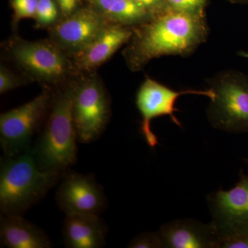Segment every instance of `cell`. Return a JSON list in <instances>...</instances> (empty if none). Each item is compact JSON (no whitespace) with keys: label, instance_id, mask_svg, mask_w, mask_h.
I'll return each instance as SVG.
<instances>
[{"label":"cell","instance_id":"cell-1","mask_svg":"<svg viewBox=\"0 0 248 248\" xmlns=\"http://www.w3.org/2000/svg\"><path fill=\"white\" fill-rule=\"evenodd\" d=\"M205 15L169 10L134 28L122 55L129 70L138 72L155 59L167 55L188 57L208 40Z\"/></svg>","mask_w":248,"mask_h":248},{"label":"cell","instance_id":"cell-2","mask_svg":"<svg viewBox=\"0 0 248 248\" xmlns=\"http://www.w3.org/2000/svg\"><path fill=\"white\" fill-rule=\"evenodd\" d=\"M78 76L54 89L45 127L35 146L31 148L37 164L44 170L65 174L76 163L78 141L73 102Z\"/></svg>","mask_w":248,"mask_h":248},{"label":"cell","instance_id":"cell-3","mask_svg":"<svg viewBox=\"0 0 248 248\" xmlns=\"http://www.w3.org/2000/svg\"><path fill=\"white\" fill-rule=\"evenodd\" d=\"M63 173L41 169L30 149L4 156L0 169L1 215H22L42 200Z\"/></svg>","mask_w":248,"mask_h":248},{"label":"cell","instance_id":"cell-4","mask_svg":"<svg viewBox=\"0 0 248 248\" xmlns=\"http://www.w3.org/2000/svg\"><path fill=\"white\" fill-rule=\"evenodd\" d=\"M1 48L4 59L42 88L56 89L79 76L71 57L50 38L29 41L14 33Z\"/></svg>","mask_w":248,"mask_h":248},{"label":"cell","instance_id":"cell-5","mask_svg":"<svg viewBox=\"0 0 248 248\" xmlns=\"http://www.w3.org/2000/svg\"><path fill=\"white\" fill-rule=\"evenodd\" d=\"M208 82L215 94L207 108L212 126L228 133H248V76L236 70H225Z\"/></svg>","mask_w":248,"mask_h":248},{"label":"cell","instance_id":"cell-6","mask_svg":"<svg viewBox=\"0 0 248 248\" xmlns=\"http://www.w3.org/2000/svg\"><path fill=\"white\" fill-rule=\"evenodd\" d=\"M244 161L248 168V159ZM208 205L218 248H248V174L241 170L234 187L211 192Z\"/></svg>","mask_w":248,"mask_h":248},{"label":"cell","instance_id":"cell-7","mask_svg":"<svg viewBox=\"0 0 248 248\" xmlns=\"http://www.w3.org/2000/svg\"><path fill=\"white\" fill-rule=\"evenodd\" d=\"M73 115L80 143L96 141L105 131L111 116L110 98L97 71L78 76Z\"/></svg>","mask_w":248,"mask_h":248},{"label":"cell","instance_id":"cell-8","mask_svg":"<svg viewBox=\"0 0 248 248\" xmlns=\"http://www.w3.org/2000/svg\"><path fill=\"white\" fill-rule=\"evenodd\" d=\"M54 89L42 88L37 96L0 115V143L5 156H14L30 149L32 137L45 124L51 107Z\"/></svg>","mask_w":248,"mask_h":248},{"label":"cell","instance_id":"cell-9","mask_svg":"<svg viewBox=\"0 0 248 248\" xmlns=\"http://www.w3.org/2000/svg\"><path fill=\"white\" fill-rule=\"evenodd\" d=\"M185 94L205 96L210 100L215 97L210 89L177 91L149 77H146L140 86L135 103L142 117L140 131L150 148H155L159 144L156 135L152 130V120L162 116H169L173 123L182 128V123L175 115V112L179 111L175 108V104L179 97Z\"/></svg>","mask_w":248,"mask_h":248},{"label":"cell","instance_id":"cell-10","mask_svg":"<svg viewBox=\"0 0 248 248\" xmlns=\"http://www.w3.org/2000/svg\"><path fill=\"white\" fill-rule=\"evenodd\" d=\"M108 24L86 4L48 30V38L72 58L86 48Z\"/></svg>","mask_w":248,"mask_h":248},{"label":"cell","instance_id":"cell-11","mask_svg":"<svg viewBox=\"0 0 248 248\" xmlns=\"http://www.w3.org/2000/svg\"><path fill=\"white\" fill-rule=\"evenodd\" d=\"M59 207L66 215H99L107 207L102 187L91 176L71 173L63 178L56 193Z\"/></svg>","mask_w":248,"mask_h":248},{"label":"cell","instance_id":"cell-12","mask_svg":"<svg viewBox=\"0 0 248 248\" xmlns=\"http://www.w3.org/2000/svg\"><path fill=\"white\" fill-rule=\"evenodd\" d=\"M133 27L108 24L86 48L72 58L78 75L97 71L119 49L128 43Z\"/></svg>","mask_w":248,"mask_h":248},{"label":"cell","instance_id":"cell-13","mask_svg":"<svg viewBox=\"0 0 248 248\" xmlns=\"http://www.w3.org/2000/svg\"><path fill=\"white\" fill-rule=\"evenodd\" d=\"M164 248H218V239L213 223L178 219L161 226L158 232Z\"/></svg>","mask_w":248,"mask_h":248},{"label":"cell","instance_id":"cell-14","mask_svg":"<svg viewBox=\"0 0 248 248\" xmlns=\"http://www.w3.org/2000/svg\"><path fill=\"white\" fill-rule=\"evenodd\" d=\"M107 228L99 215L93 214L66 215L63 237L69 248H101L106 244Z\"/></svg>","mask_w":248,"mask_h":248},{"label":"cell","instance_id":"cell-15","mask_svg":"<svg viewBox=\"0 0 248 248\" xmlns=\"http://www.w3.org/2000/svg\"><path fill=\"white\" fill-rule=\"evenodd\" d=\"M0 238L9 248H50L52 244L47 235L22 215H1Z\"/></svg>","mask_w":248,"mask_h":248},{"label":"cell","instance_id":"cell-16","mask_svg":"<svg viewBox=\"0 0 248 248\" xmlns=\"http://www.w3.org/2000/svg\"><path fill=\"white\" fill-rule=\"evenodd\" d=\"M110 24L137 27L154 18L131 0H84Z\"/></svg>","mask_w":248,"mask_h":248},{"label":"cell","instance_id":"cell-17","mask_svg":"<svg viewBox=\"0 0 248 248\" xmlns=\"http://www.w3.org/2000/svg\"><path fill=\"white\" fill-rule=\"evenodd\" d=\"M62 19V11L56 0H38L34 18L35 29L50 30Z\"/></svg>","mask_w":248,"mask_h":248},{"label":"cell","instance_id":"cell-18","mask_svg":"<svg viewBox=\"0 0 248 248\" xmlns=\"http://www.w3.org/2000/svg\"><path fill=\"white\" fill-rule=\"evenodd\" d=\"M38 0H10L13 10L12 30L17 33L21 21L24 19H33L35 17Z\"/></svg>","mask_w":248,"mask_h":248},{"label":"cell","instance_id":"cell-19","mask_svg":"<svg viewBox=\"0 0 248 248\" xmlns=\"http://www.w3.org/2000/svg\"><path fill=\"white\" fill-rule=\"evenodd\" d=\"M31 81L20 73H15L5 63L1 62L0 65V93L4 94L10 91L21 87Z\"/></svg>","mask_w":248,"mask_h":248},{"label":"cell","instance_id":"cell-20","mask_svg":"<svg viewBox=\"0 0 248 248\" xmlns=\"http://www.w3.org/2000/svg\"><path fill=\"white\" fill-rule=\"evenodd\" d=\"M172 11L192 15H205L209 0H166Z\"/></svg>","mask_w":248,"mask_h":248},{"label":"cell","instance_id":"cell-21","mask_svg":"<svg viewBox=\"0 0 248 248\" xmlns=\"http://www.w3.org/2000/svg\"><path fill=\"white\" fill-rule=\"evenodd\" d=\"M130 248H164L162 241L157 232H143L138 235L129 244Z\"/></svg>","mask_w":248,"mask_h":248},{"label":"cell","instance_id":"cell-22","mask_svg":"<svg viewBox=\"0 0 248 248\" xmlns=\"http://www.w3.org/2000/svg\"><path fill=\"white\" fill-rule=\"evenodd\" d=\"M135 4L156 17L170 10L166 0H131Z\"/></svg>","mask_w":248,"mask_h":248},{"label":"cell","instance_id":"cell-23","mask_svg":"<svg viewBox=\"0 0 248 248\" xmlns=\"http://www.w3.org/2000/svg\"><path fill=\"white\" fill-rule=\"evenodd\" d=\"M61 9L63 18L74 14L86 4L84 0H56Z\"/></svg>","mask_w":248,"mask_h":248},{"label":"cell","instance_id":"cell-24","mask_svg":"<svg viewBox=\"0 0 248 248\" xmlns=\"http://www.w3.org/2000/svg\"><path fill=\"white\" fill-rule=\"evenodd\" d=\"M228 2L233 3V4H247L248 0H226Z\"/></svg>","mask_w":248,"mask_h":248},{"label":"cell","instance_id":"cell-25","mask_svg":"<svg viewBox=\"0 0 248 248\" xmlns=\"http://www.w3.org/2000/svg\"><path fill=\"white\" fill-rule=\"evenodd\" d=\"M239 55L243 58H248V51L239 52Z\"/></svg>","mask_w":248,"mask_h":248}]
</instances>
